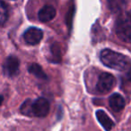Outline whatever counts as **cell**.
<instances>
[{"label":"cell","mask_w":131,"mask_h":131,"mask_svg":"<svg viewBox=\"0 0 131 131\" xmlns=\"http://www.w3.org/2000/svg\"><path fill=\"white\" fill-rule=\"evenodd\" d=\"M101 61L105 66L117 71H124L129 65L130 60L120 53L111 49H103L100 54Z\"/></svg>","instance_id":"6da1fadb"},{"label":"cell","mask_w":131,"mask_h":131,"mask_svg":"<svg viewBox=\"0 0 131 131\" xmlns=\"http://www.w3.org/2000/svg\"><path fill=\"white\" fill-rule=\"evenodd\" d=\"M32 101L26 100L21 106V112L26 116H32Z\"/></svg>","instance_id":"5bb4252c"},{"label":"cell","mask_w":131,"mask_h":131,"mask_svg":"<svg viewBox=\"0 0 131 131\" xmlns=\"http://www.w3.org/2000/svg\"><path fill=\"white\" fill-rule=\"evenodd\" d=\"M28 71L32 74L33 76H35L37 79H42V80H46L48 79V76L46 75V73L44 72V71L42 70V68L40 67V65H39L38 63H32L28 67Z\"/></svg>","instance_id":"30bf717a"},{"label":"cell","mask_w":131,"mask_h":131,"mask_svg":"<svg viewBox=\"0 0 131 131\" xmlns=\"http://www.w3.org/2000/svg\"><path fill=\"white\" fill-rule=\"evenodd\" d=\"M114 84H115V78L113 75L108 72H102L100 75L97 81V91L102 94L108 93L112 89Z\"/></svg>","instance_id":"3957f363"},{"label":"cell","mask_w":131,"mask_h":131,"mask_svg":"<svg viewBox=\"0 0 131 131\" xmlns=\"http://www.w3.org/2000/svg\"><path fill=\"white\" fill-rule=\"evenodd\" d=\"M115 31L118 38L127 43H131V13H122L115 23Z\"/></svg>","instance_id":"7a4b0ae2"},{"label":"cell","mask_w":131,"mask_h":131,"mask_svg":"<svg viewBox=\"0 0 131 131\" xmlns=\"http://www.w3.org/2000/svg\"><path fill=\"white\" fill-rule=\"evenodd\" d=\"M49 112V103L46 98L39 97L32 103V116L46 117Z\"/></svg>","instance_id":"277c9868"},{"label":"cell","mask_w":131,"mask_h":131,"mask_svg":"<svg viewBox=\"0 0 131 131\" xmlns=\"http://www.w3.org/2000/svg\"><path fill=\"white\" fill-rule=\"evenodd\" d=\"M96 119L106 131H110L114 127V122L109 115L102 110H98L96 112Z\"/></svg>","instance_id":"ba28073f"},{"label":"cell","mask_w":131,"mask_h":131,"mask_svg":"<svg viewBox=\"0 0 131 131\" xmlns=\"http://www.w3.org/2000/svg\"><path fill=\"white\" fill-rule=\"evenodd\" d=\"M128 0H107L109 9L112 13H119L125 7Z\"/></svg>","instance_id":"8fae6325"},{"label":"cell","mask_w":131,"mask_h":131,"mask_svg":"<svg viewBox=\"0 0 131 131\" xmlns=\"http://www.w3.org/2000/svg\"><path fill=\"white\" fill-rule=\"evenodd\" d=\"M49 51H50V54H51L49 61L52 62H55V63L59 62L60 60H61V53H60V48L58 44L55 43L53 45H51Z\"/></svg>","instance_id":"7c38bea8"},{"label":"cell","mask_w":131,"mask_h":131,"mask_svg":"<svg viewBox=\"0 0 131 131\" xmlns=\"http://www.w3.org/2000/svg\"><path fill=\"white\" fill-rule=\"evenodd\" d=\"M23 39L29 45H37L41 41L43 38V31L36 27H31L23 33Z\"/></svg>","instance_id":"8992f818"},{"label":"cell","mask_w":131,"mask_h":131,"mask_svg":"<svg viewBox=\"0 0 131 131\" xmlns=\"http://www.w3.org/2000/svg\"><path fill=\"white\" fill-rule=\"evenodd\" d=\"M0 12H1V14H0V21H1L2 26H4L5 21H7V20H8V16H9L6 5H5L4 1H1V9H0Z\"/></svg>","instance_id":"4fadbf2b"},{"label":"cell","mask_w":131,"mask_h":131,"mask_svg":"<svg viewBox=\"0 0 131 131\" xmlns=\"http://www.w3.org/2000/svg\"><path fill=\"white\" fill-rule=\"evenodd\" d=\"M57 14V11L52 5H46L39 11L38 18L41 23H49L55 18Z\"/></svg>","instance_id":"52a82bcc"},{"label":"cell","mask_w":131,"mask_h":131,"mask_svg":"<svg viewBox=\"0 0 131 131\" xmlns=\"http://www.w3.org/2000/svg\"><path fill=\"white\" fill-rule=\"evenodd\" d=\"M109 104L110 107L114 112H120L125 107V100L122 95L118 93L111 95L109 98Z\"/></svg>","instance_id":"9c48e42d"},{"label":"cell","mask_w":131,"mask_h":131,"mask_svg":"<svg viewBox=\"0 0 131 131\" xmlns=\"http://www.w3.org/2000/svg\"><path fill=\"white\" fill-rule=\"evenodd\" d=\"M19 59L16 56H14V55H10V56H8L5 59V62H4V72L8 77L16 76L18 74V72H19Z\"/></svg>","instance_id":"5b68a950"},{"label":"cell","mask_w":131,"mask_h":131,"mask_svg":"<svg viewBox=\"0 0 131 131\" xmlns=\"http://www.w3.org/2000/svg\"><path fill=\"white\" fill-rule=\"evenodd\" d=\"M127 78H128V80L131 81V67L128 69V73H127Z\"/></svg>","instance_id":"9a60e30c"}]
</instances>
